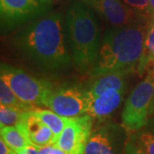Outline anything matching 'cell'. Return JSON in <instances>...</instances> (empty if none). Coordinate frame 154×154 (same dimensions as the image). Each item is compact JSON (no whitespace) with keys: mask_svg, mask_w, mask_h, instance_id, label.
<instances>
[{"mask_svg":"<svg viewBox=\"0 0 154 154\" xmlns=\"http://www.w3.org/2000/svg\"><path fill=\"white\" fill-rule=\"evenodd\" d=\"M65 18L49 13L13 34L11 44L17 52L43 71L57 72L71 65L67 42Z\"/></svg>","mask_w":154,"mask_h":154,"instance_id":"6da1fadb","label":"cell"},{"mask_svg":"<svg viewBox=\"0 0 154 154\" xmlns=\"http://www.w3.org/2000/svg\"><path fill=\"white\" fill-rule=\"evenodd\" d=\"M148 28L143 22H140L108 28L101 40L90 75L97 77L110 72L138 69Z\"/></svg>","mask_w":154,"mask_h":154,"instance_id":"7a4b0ae2","label":"cell"},{"mask_svg":"<svg viewBox=\"0 0 154 154\" xmlns=\"http://www.w3.org/2000/svg\"><path fill=\"white\" fill-rule=\"evenodd\" d=\"M68 42L78 71L91 72L100 46V26L95 11L82 0L69 6L65 14Z\"/></svg>","mask_w":154,"mask_h":154,"instance_id":"3957f363","label":"cell"},{"mask_svg":"<svg viewBox=\"0 0 154 154\" xmlns=\"http://www.w3.org/2000/svg\"><path fill=\"white\" fill-rule=\"evenodd\" d=\"M0 77L22 103L31 107L43 105L45 98L53 88L48 81L33 77L19 68L7 64H1Z\"/></svg>","mask_w":154,"mask_h":154,"instance_id":"277c9868","label":"cell"},{"mask_svg":"<svg viewBox=\"0 0 154 154\" xmlns=\"http://www.w3.org/2000/svg\"><path fill=\"white\" fill-rule=\"evenodd\" d=\"M154 97V76L148 74L133 89L122 113V125L127 131L135 132L146 126Z\"/></svg>","mask_w":154,"mask_h":154,"instance_id":"5b68a950","label":"cell"},{"mask_svg":"<svg viewBox=\"0 0 154 154\" xmlns=\"http://www.w3.org/2000/svg\"><path fill=\"white\" fill-rule=\"evenodd\" d=\"M52 0H0L1 31L7 33L48 14Z\"/></svg>","mask_w":154,"mask_h":154,"instance_id":"8992f818","label":"cell"},{"mask_svg":"<svg viewBox=\"0 0 154 154\" xmlns=\"http://www.w3.org/2000/svg\"><path fill=\"white\" fill-rule=\"evenodd\" d=\"M88 104L86 88L73 84L53 87L43 101V106L64 117L87 114Z\"/></svg>","mask_w":154,"mask_h":154,"instance_id":"52a82bcc","label":"cell"},{"mask_svg":"<svg viewBox=\"0 0 154 154\" xmlns=\"http://www.w3.org/2000/svg\"><path fill=\"white\" fill-rule=\"evenodd\" d=\"M127 129L113 122H106L92 131L84 154H123Z\"/></svg>","mask_w":154,"mask_h":154,"instance_id":"ba28073f","label":"cell"},{"mask_svg":"<svg viewBox=\"0 0 154 154\" xmlns=\"http://www.w3.org/2000/svg\"><path fill=\"white\" fill-rule=\"evenodd\" d=\"M93 121L94 117L88 114L68 117L66 124L54 145L65 154H84L92 133Z\"/></svg>","mask_w":154,"mask_h":154,"instance_id":"9c48e42d","label":"cell"},{"mask_svg":"<svg viewBox=\"0 0 154 154\" xmlns=\"http://www.w3.org/2000/svg\"><path fill=\"white\" fill-rule=\"evenodd\" d=\"M110 26L121 28L143 22L145 17L131 10L122 0H82Z\"/></svg>","mask_w":154,"mask_h":154,"instance_id":"30bf717a","label":"cell"},{"mask_svg":"<svg viewBox=\"0 0 154 154\" xmlns=\"http://www.w3.org/2000/svg\"><path fill=\"white\" fill-rule=\"evenodd\" d=\"M124 92L125 89L110 88L94 99H89L87 114L94 118L105 119L120 105Z\"/></svg>","mask_w":154,"mask_h":154,"instance_id":"8fae6325","label":"cell"},{"mask_svg":"<svg viewBox=\"0 0 154 154\" xmlns=\"http://www.w3.org/2000/svg\"><path fill=\"white\" fill-rule=\"evenodd\" d=\"M22 124L30 142L34 146L41 147L55 144L54 134L51 129L32 114L31 110L27 112Z\"/></svg>","mask_w":154,"mask_h":154,"instance_id":"7c38bea8","label":"cell"},{"mask_svg":"<svg viewBox=\"0 0 154 154\" xmlns=\"http://www.w3.org/2000/svg\"><path fill=\"white\" fill-rule=\"evenodd\" d=\"M129 73L130 72L120 70L95 77L94 81L86 88L88 99H94L110 88L126 89L127 77Z\"/></svg>","mask_w":154,"mask_h":154,"instance_id":"4fadbf2b","label":"cell"},{"mask_svg":"<svg viewBox=\"0 0 154 154\" xmlns=\"http://www.w3.org/2000/svg\"><path fill=\"white\" fill-rule=\"evenodd\" d=\"M0 134L1 139H3L4 141L16 152L22 151L29 145H33L24 130L22 122L14 126L1 128Z\"/></svg>","mask_w":154,"mask_h":154,"instance_id":"5bb4252c","label":"cell"},{"mask_svg":"<svg viewBox=\"0 0 154 154\" xmlns=\"http://www.w3.org/2000/svg\"><path fill=\"white\" fill-rule=\"evenodd\" d=\"M31 112L51 129V131L54 134V140H55L56 143V141L57 140V139L66 124L68 117L58 115L50 109L45 110V109H41L38 107H36L35 109L31 110Z\"/></svg>","mask_w":154,"mask_h":154,"instance_id":"9a60e30c","label":"cell"},{"mask_svg":"<svg viewBox=\"0 0 154 154\" xmlns=\"http://www.w3.org/2000/svg\"><path fill=\"white\" fill-rule=\"evenodd\" d=\"M0 103L1 105L16 108L24 111H30L36 107H31L22 103L11 88L2 79H0Z\"/></svg>","mask_w":154,"mask_h":154,"instance_id":"2e32d148","label":"cell"},{"mask_svg":"<svg viewBox=\"0 0 154 154\" xmlns=\"http://www.w3.org/2000/svg\"><path fill=\"white\" fill-rule=\"evenodd\" d=\"M154 63V23L148 28L146 36L145 38L144 51L140 64L138 67V71L142 72L149 68Z\"/></svg>","mask_w":154,"mask_h":154,"instance_id":"e0dca14e","label":"cell"},{"mask_svg":"<svg viewBox=\"0 0 154 154\" xmlns=\"http://www.w3.org/2000/svg\"><path fill=\"white\" fill-rule=\"evenodd\" d=\"M28 111L5 105L0 106V128L14 126L24 120Z\"/></svg>","mask_w":154,"mask_h":154,"instance_id":"ac0fdd59","label":"cell"},{"mask_svg":"<svg viewBox=\"0 0 154 154\" xmlns=\"http://www.w3.org/2000/svg\"><path fill=\"white\" fill-rule=\"evenodd\" d=\"M134 140L146 154H154V134L146 128H141L131 134Z\"/></svg>","mask_w":154,"mask_h":154,"instance_id":"d6986e66","label":"cell"},{"mask_svg":"<svg viewBox=\"0 0 154 154\" xmlns=\"http://www.w3.org/2000/svg\"><path fill=\"white\" fill-rule=\"evenodd\" d=\"M128 7L140 16L147 17L150 15V0H122Z\"/></svg>","mask_w":154,"mask_h":154,"instance_id":"ffe728a7","label":"cell"},{"mask_svg":"<svg viewBox=\"0 0 154 154\" xmlns=\"http://www.w3.org/2000/svg\"><path fill=\"white\" fill-rule=\"evenodd\" d=\"M123 154H146L144 152L142 149L140 148L137 143L134 140L132 136L130 135L129 139H128L127 140Z\"/></svg>","mask_w":154,"mask_h":154,"instance_id":"44dd1931","label":"cell"},{"mask_svg":"<svg viewBox=\"0 0 154 154\" xmlns=\"http://www.w3.org/2000/svg\"><path fill=\"white\" fill-rule=\"evenodd\" d=\"M39 154H65V152L56 145H49L38 147Z\"/></svg>","mask_w":154,"mask_h":154,"instance_id":"7402d4cb","label":"cell"},{"mask_svg":"<svg viewBox=\"0 0 154 154\" xmlns=\"http://www.w3.org/2000/svg\"><path fill=\"white\" fill-rule=\"evenodd\" d=\"M17 154H39L38 147L34 145H29L22 151L17 152Z\"/></svg>","mask_w":154,"mask_h":154,"instance_id":"603a6c76","label":"cell"},{"mask_svg":"<svg viewBox=\"0 0 154 154\" xmlns=\"http://www.w3.org/2000/svg\"><path fill=\"white\" fill-rule=\"evenodd\" d=\"M0 154H17L4 141L3 139L0 140Z\"/></svg>","mask_w":154,"mask_h":154,"instance_id":"cb8c5ba5","label":"cell"},{"mask_svg":"<svg viewBox=\"0 0 154 154\" xmlns=\"http://www.w3.org/2000/svg\"><path fill=\"white\" fill-rule=\"evenodd\" d=\"M146 128L154 134V114L149 116L148 121H147L146 126Z\"/></svg>","mask_w":154,"mask_h":154,"instance_id":"d4e9b609","label":"cell"},{"mask_svg":"<svg viewBox=\"0 0 154 154\" xmlns=\"http://www.w3.org/2000/svg\"><path fill=\"white\" fill-rule=\"evenodd\" d=\"M149 9H150V15L154 17V0H150Z\"/></svg>","mask_w":154,"mask_h":154,"instance_id":"484cf974","label":"cell"},{"mask_svg":"<svg viewBox=\"0 0 154 154\" xmlns=\"http://www.w3.org/2000/svg\"><path fill=\"white\" fill-rule=\"evenodd\" d=\"M154 114V97L153 100H152V105H151V108H150V113H149V116L151 115H153Z\"/></svg>","mask_w":154,"mask_h":154,"instance_id":"4316f807","label":"cell"},{"mask_svg":"<svg viewBox=\"0 0 154 154\" xmlns=\"http://www.w3.org/2000/svg\"><path fill=\"white\" fill-rule=\"evenodd\" d=\"M149 68H150V70H149L148 74H150V75H153L154 76V63L152 64H151V65L149 66Z\"/></svg>","mask_w":154,"mask_h":154,"instance_id":"83f0119b","label":"cell"},{"mask_svg":"<svg viewBox=\"0 0 154 154\" xmlns=\"http://www.w3.org/2000/svg\"><path fill=\"white\" fill-rule=\"evenodd\" d=\"M153 23H154V21H153Z\"/></svg>","mask_w":154,"mask_h":154,"instance_id":"f1b7e54d","label":"cell"}]
</instances>
